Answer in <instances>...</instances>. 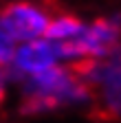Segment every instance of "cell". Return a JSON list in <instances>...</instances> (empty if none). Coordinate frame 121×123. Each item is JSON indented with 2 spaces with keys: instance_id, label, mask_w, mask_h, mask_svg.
Returning a JSON list of instances; mask_svg holds the SVG:
<instances>
[{
  "instance_id": "6da1fadb",
  "label": "cell",
  "mask_w": 121,
  "mask_h": 123,
  "mask_svg": "<svg viewBox=\"0 0 121 123\" xmlns=\"http://www.w3.org/2000/svg\"><path fill=\"white\" fill-rule=\"evenodd\" d=\"M24 84V110L46 112L59 105L84 103L93 97L88 81L77 66L57 64L35 77H29Z\"/></svg>"
},
{
  "instance_id": "7a4b0ae2",
  "label": "cell",
  "mask_w": 121,
  "mask_h": 123,
  "mask_svg": "<svg viewBox=\"0 0 121 123\" xmlns=\"http://www.w3.org/2000/svg\"><path fill=\"white\" fill-rule=\"evenodd\" d=\"M117 46H121V20L117 15H106L86 22L82 35L70 44H57V51L62 64L84 66L108 57Z\"/></svg>"
},
{
  "instance_id": "3957f363",
  "label": "cell",
  "mask_w": 121,
  "mask_h": 123,
  "mask_svg": "<svg viewBox=\"0 0 121 123\" xmlns=\"http://www.w3.org/2000/svg\"><path fill=\"white\" fill-rule=\"evenodd\" d=\"M106 117L121 119V46L103 59L77 66Z\"/></svg>"
},
{
  "instance_id": "277c9868",
  "label": "cell",
  "mask_w": 121,
  "mask_h": 123,
  "mask_svg": "<svg viewBox=\"0 0 121 123\" xmlns=\"http://www.w3.org/2000/svg\"><path fill=\"white\" fill-rule=\"evenodd\" d=\"M51 18L53 11L46 5L18 0V2H9L0 9V29H5V33L16 44H24L46 37Z\"/></svg>"
},
{
  "instance_id": "5b68a950",
  "label": "cell",
  "mask_w": 121,
  "mask_h": 123,
  "mask_svg": "<svg viewBox=\"0 0 121 123\" xmlns=\"http://www.w3.org/2000/svg\"><path fill=\"white\" fill-rule=\"evenodd\" d=\"M57 64H62L57 44L51 42L49 37H40V40L24 42V44L16 46V53H13V59L9 64V70L18 79L24 81L29 77H35V75L49 70Z\"/></svg>"
},
{
  "instance_id": "8992f818",
  "label": "cell",
  "mask_w": 121,
  "mask_h": 123,
  "mask_svg": "<svg viewBox=\"0 0 121 123\" xmlns=\"http://www.w3.org/2000/svg\"><path fill=\"white\" fill-rule=\"evenodd\" d=\"M84 26H86V22L73 13H53L46 37L55 44H70L82 35Z\"/></svg>"
},
{
  "instance_id": "52a82bcc",
  "label": "cell",
  "mask_w": 121,
  "mask_h": 123,
  "mask_svg": "<svg viewBox=\"0 0 121 123\" xmlns=\"http://www.w3.org/2000/svg\"><path fill=\"white\" fill-rule=\"evenodd\" d=\"M16 46L18 44L5 33V29H0V68H5V66L11 64L13 53H16Z\"/></svg>"
},
{
  "instance_id": "ba28073f",
  "label": "cell",
  "mask_w": 121,
  "mask_h": 123,
  "mask_svg": "<svg viewBox=\"0 0 121 123\" xmlns=\"http://www.w3.org/2000/svg\"><path fill=\"white\" fill-rule=\"evenodd\" d=\"M5 92H7V77H5V70L0 68V103L5 99Z\"/></svg>"
}]
</instances>
